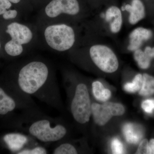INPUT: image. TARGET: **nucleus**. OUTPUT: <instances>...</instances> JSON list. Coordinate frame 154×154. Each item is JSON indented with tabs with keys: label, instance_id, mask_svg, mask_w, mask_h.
Instances as JSON below:
<instances>
[{
	"label": "nucleus",
	"instance_id": "obj_1",
	"mask_svg": "<svg viewBox=\"0 0 154 154\" xmlns=\"http://www.w3.org/2000/svg\"><path fill=\"white\" fill-rule=\"evenodd\" d=\"M4 81L24 95L36 97L58 110H63L58 85L44 62L32 60L23 64L13 78Z\"/></svg>",
	"mask_w": 154,
	"mask_h": 154
},
{
	"label": "nucleus",
	"instance_id": "obj_2",
	"mask_svg": "<svg viewBox=\"0 0 154 154\" xmlns=\"http://www.w3.org/2000/svg\"><path fill=\"white\" fill-rule=\"evenodd\" d=\"M6 126L44 143H57L63 140L68 132L60 119L48 116L38 107L21 111Z\"/></svg>",
	"mask_w": 154,
	"mask_h": 154
},
{
	"label": "nucleus",
	"instance_id": "obj_3",
	"mask_svg": "<svg viewBox=\"0 0 154 154\" xmlns=\"http://www.w3.org/2000/svg\"><path fill=\"white\" fill-rule=\"evenodd\" d=\"M38 107L30 96L11 87L5 81L0 82V119L5 125L17 116V111Z\"/></svg>",
	"mask_w": 154,
	"mask_h": 154
},
{
	"label": "nucleus",
	"instance_id": "obj_4",
	"mask_svg": "<svg viewBox=\"0 0 154 154\" xmlns=\"http://www.w3.org/2000/svg\"><path fill=\"white\" fill-rule=\"evenodd\" d=\"M70 92V109L74 119L81 125L87 124L92 114V104L88 87L85 83H78Z\"/></svg>",
	"mask_w": 154,
	"mask_h": 154
},
{
	"label": "nucleus",
	"instance_id": "obj_5",
	"mask_svg": "<svg viewBox=\"0 0 154 154\" xmlns=\"http://www.w3.org/2000/svg\"><path fill=\"white\" fill-rule=\"evenodd\" d=\"M44 36L50 47L57 51L68 50L74 44V31L65 24L48 26L45 30Z\"/></svg>",
	"mask_w": 154,
	"mask_h": 154
},
{
	"label": "nucleus",
	"instance_id": "obj_6",
	"mask_svg": "<svg viewBox=\"0 0 154 154\" xmlns=\"http://www.w3.org/2000/svg\"><path fill=\"white\" fill-rule=\"evenodd\" d=\"M90 53L94 63L102 71L113 73L118 69V59L114 52L107 46L94 45L90 49Z\"/></svg>",
	"mask_w": 154,
	"mask_h": 154
},
{
	"label": "nucleus",
	"instance_id": "obj_7",
	"mask_svg": "<svg viewBox=\"0 0 154 154\" xmlns=\"http://www.w3.org/2000/svg\"><path fill=\"white\" fill-rule=\"evenodd\" d=\"M125 113V108L121 104L107 102L100 105L97 103L92 104V113L96 124L102 126L105 125L113 116H119Z\"/></svg>",
	"mask_w": 154,
	"mask_h": 154
},
{
	"label": "nucleus",
	"instance_id": "obj_8",
	"mask_svg": "<svg viewBox=\"0 0 154 154\" xmlns=\"http://www.w3.org/2000/svg\"><path fill=\"white\" fill-rule=\"evenodd\" d=\"M35 140L30 136L22 133H12L5 135L2 138V143L11 152L17 154L23 149L38 144Z\"/></svg>",
	"mask_w": 154,
	"mask_h": 154
},
{
	"label": "nucleus",
	"instance_id": "obj_9",
	"mask_svg": "<svg viewBox=\"0 0 154 154\" xmlns=\"http://www.w3.org/2000/svg\"><path fill=\"white\" fill-rule=\"evenodd\" d=\"M77 0H52L46 6L45 14L50 18H55L61 14L76 15L79 11Z\"/></svg>",
	"mask_w": 154,
	"mask_h": 154
},
{
	"label": "nucleus",
	"instance_id": "obj_10",
	"mask_svg": "<svg viewBox=\"0 0 154 154\" xmlns=\"http://www.w3.org/2000/svg\"><path fill=\"white\" fill-rule=\"evenodd\" d=\"M6 32L11 36V41L17 44H26L33 38L32 32L27 26L17 22H13L7 27Z\"/></svg>",
	"mask_w": 154,
	"mask_h": 154
},
{
	"label": "nucleus",
	"instance_id": "obj_11",
	"mask_svg": "<svg viewBox=\"0 0 154 154\" xmlns=\"http://www.w3.org/2000/svg\"><path fill=\"white\" fill-rule=\"evenodd\" d=\"M152 31L147 28H138L135 29L130 35V44L128 49L135 51L139 49L144 42L152 38Z\"/></svg>",
	"mask_w": 154,
	"mask_h": 154
},
{
	"label": "nucleus",
	"instance_id": "obj_12",
	"mask_svg": "<svg viewBox=\"0 0 154 154\" xmlns=\"http://www.w3.org/2000/svg\"><path fill=\"white\" fill-rule=\"evenodd\" d=\"M122 10L129 12V21L132 25L137 24L145 17L144 6L140 0H133L131 5H127Z\"/></svg>",
	"mask_w": 154,
	"mask_h": 154
},
{
	"label": "nucleus",
	"instance_id": "obj_13",
	"mask_svg": "<svg viewBox=\"0 0 154 154\" xmlns=\"http://www.w3.org/2000/svg\"><path fill=\"white\" fill-rule=\"evenodd\" d=\"M105 19L110 24V30L113 33L119 32L122 25V17L121 11L117 7L113 6L107 9Z\"/></svg>",
	"mask_w": 154,
	"mask_h": 154
},
{
	"label": "nucleus",
	"instance_id": "obj_14",
	"mask_svg": "<svg viewBox=\"0 0 154 154\" xmlns=\"http://www.w3.org/2000/svg\"><path fill=\"white\" fill-rule=\"evenodd\" d=\"M123 133L128 142L137 143L143 137L142 132L137 126L132 123H127L123 127Z\"/></svg>",
	"mask_w": 154,
	"mask_h": 154
},
{
	"label": "nucleus",
	"instance_id": "obj_15",
	"mask_svg": "<svg viewBox=\"0 0 154 154\" xmlns=\"http://www.w3.org/2000/svg\"><path fill=\"white\" fill-rule=\"evenodd\" d=\"M92 91L94 97L99 101L106 102L111 96L110 90L105 89L102 83L98 81L92 84Z\"/></svg>",
	"mask_w": 154,
	"mask_h": 154
},
{
	"label": "nucleus",
	"instance_id": "obj_16",
	"mask_svg": "<svg viewBox=\"0 0 154 154\" xmlns=\"http://www.w3.org/2000/svg\"><path fill=\"white\" fill-rule=\"evenodd\" d=\"M56 143L53 150L52 154H77L79 152L75 146L69 143L62 140Z\"/></svg>",
	"mask_w": 154,
	"mask_h": 154
},
{
	"label": "nucleus",
	"instance_id": "obj_17",
	"mask_svg": "<svg viewBox=\"0 0 154 154\" xmlns=\"http://www.w3.org/2000/svg\"><path fill=\"white\" fill-rule=\"evenodd\" d=\"M143 84L139 91L141 96H148L154 94V77L145 73L143 75Z\"/></svg>",
	"mask_w": 154,
	"mask_h": 154
},
{
	"label": "nucleus",
	"instance_id": "obj_18",
	"mask_svg": "<svg viewBox=\"0 0 154 154\" xmlns=\"http://www.w3.org/2000/svg\"><path fill=\"white\" fill-rule=\"evenodd\" d=\"M134 58L138 65L141 69H146L149 68L151 64L152 59L150 58L140 48L135 51Z\"/></svg>",
	"mask_w": 154,
	"mask_h": 154
},
{
	"label": "nucleus",
	"instance_id": "obj_19",
	"mask_svg": "<svg viewBox=\"0 0 154 154\" xmlns=\"http://www.w3.org/2000/svg\"><path fill=\"white\" fill-rule=\"evenodd\" d=\"M143 75L138 74L135 76L131 83H127L124 86V89L128 93H134L140 91L143 84Z\"/></svg>",
	"mask_w": 154,
	"mask_h": 154
},
{
	"label": "nucleus",
	"instance_id": "obj_20",
	"mask_svg": "<svg viewBox=\"0 0 154 154\" xmlns=\"http://www.w3.org/2000/svg\"><path fill=\"white\" fill-rule=\"evenodd\" d=\"M5 50L9 55L17 57L21 55L23 51L22 45L17 44L10 40L5 45Z\"/></svg>",
	"mask_w": 154,
	"mask_h": 154
},
{
	"label": "nucleus",
	"instance_id": "obj_21",
	"mask_svg": "<svg viewBox=\"0 0 154 154\" xmlns=\"http://www.w3.org/2000/svg\"><path fill=\"white\" fill-rule=\"evenodd\" d=\"M48 151L44 147L36 145L30 147L23 149L17 154H46Z\"/></svg>",
	"mask_w": 154,
	"mask_h": 154
},
{
	"label": "nucleus",
	"instance_id": "obj_22",
	"mask_svg": "<svg viewBox=\"0 0 154 154\" xmlns=\"http://www.w3.org/2000/svg\"><path fill=\"white\" fill-rule=\"evenodd\" d=\"M111 149L113 154L124 153V149L123 145L118 139L114 138L111 142Z\"/></svg>",
	"mask_w": 154,
	"mask_h": 154
},
{
	"label": "nucleus",
	"instance_id": "obj_23",
	"mask_svg": "<svg viewBox=\"0 0 154 154\" xmlns=\"http://www.w3.org/2000/svg\"><path fill=\"white\" fill-rule=\"evenodd\" d=\"M141 107L146 113H152L154 110V99H149L144 100L142 103Z\"/></svg>",
	"mask_w": 154,
	"mask_h": 154
},
{
	"label": "nucleus",
	"instance_id": "obj_24",
	"mask_svg": "<svg viewBox=\"0 0 154 154\" xmlns=\"http://www.w3.org/2000/svg\"><path fill=\"white\" fill-rule=\"evenodd\" d=\"M149 142L147 139H144L141 142L136 154H148Z\"/></svg>",
	"mask_w": 154,
	"mask_h": 154
},
{
	"label": "nucleus",
	"instance_id": "obj_25",
	"mask_svg": "<svg viewBox=\"0 0 154 154\" xmlns=\"http://www.w3.org/2000/svg\"><path fill=\"white\" fill-rule=\"evenodd\" d=\"M11 6L12 4L9 0H0V15H3Z\"/></svg>",
	"mask_w": 154,
	"mask_h": 154
},
{
	"label": "nucleus",
	"instance_id": "obj_26",
	"mask_svg": "<svg viewBox=\"0 0 154 154\" xmlns=\"http://www.w3.org/2000/svg\"><path fill=\"white\" fill-rule=\"evenodd\" d=\"M17 11L16 10L7 11L3 14V17L6 20L13 19L16 18L17 15Z\"/></svg>",
	"mask_w": 154,
	"mask_h": 154
},
{
	"label": "nucleus",
	"instance_id": "obj_27",
	"mask_svg": "<svg viewBox=\"0 0 154 154\" xmlns=\"http://www.w3.org/2000/svg\"><path fill=\"white\" fill-rule=\"evenodd\" d=\"M144 52L150 58H154V47L147 46L145 48Z\"/></svg>",
	"mask_w": 154,
	"mask_h": 154
},
{
	"label": "nucleus",
	"instance_id": "obj_28",
	"mask_svg": "<svg viewBox=\"0 0 154 154\" xmlns=\"http://www.w3.org/2000/svg\"><path fill=\"white\" fill-rule=\"evenodd\" d=\"M148 154H154V139L150 140L149 142Z\"/></svg>",
	"mask_w": 154,
	"mask_h": 154
},
{
	"label": "nucleus",
	"instance_id": "obj_29",
	"mask_svg": "<svg viewBox=\"0 0 154 154\" xmlns=\"http://www.w3.org/2000/svg\"><path fill=\"white\" fill-rule=\"evenodd\" d=\"M11 3H14V4H17L20 2L21 0H9Z\"/></svg>",
	"mask_w": 154,
	"mask_h": 154
},
{
	"label": "nucleus",
	"instance_id": "obj_30",
	"mask_svg": "<svg viewBox=\"0 0 154 154\" xmlns=\"http://www.w3.org/2000/svg\"><path fill=\"white\" fill-rule=\"evenodd\" d=\"M0 47H1V45H0Z\"/></svg>",
	"mask_w": 154,
	"mask_h": 154
}]
</instances>
